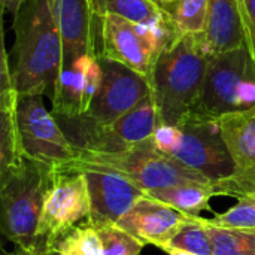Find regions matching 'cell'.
<instances>
[{"instance_id":"cell-18","label":"cell","mask_w":255,"mask_h":255,"mask_svg":"<svg viewBox=\"0 0 255 255\" xmlns=\"http://www.w3.org/2000/svg\"><path fill=\"white\" fill-rule=\"evenodd\" d=\"M93 3L100 18L105 15H118L134 24L155 30L175 28L166 10L152 0H93Z\"/></svg>"},{"instance_id":"cell-6","label":"cell","mask_w":255,"mask_h":255,"mask_svg":"<svg viewBox=\"0 0 255 255\" xmlns=\"http://www.w3.org/2000/svg\"><path fill=\"white\" fill-rule=\"evenodd\" d=\"M255 108V64L247 43L212 54L193 114L211 120Z\"/></svg>"},{"instance_id":"cell-24","label":"cell","mask_w":255,"mask_h":255,"mask_svg":"<svg viewBox=\"0 0 255 255\" xmlns=\"http://www.w3.org/2000/svg\"><path fill=\"white\" fill-rule=\"evenodd\" d=\"M105 255H139L146 247L143 242L127 233L118 224L96 227Z\"/></svg>"},{"instance_id":"cell-11","label":"cell","mask_w":255,"mask_h":255,"mask_svg":"<svg viewBox=\"0 0 255 255\" xmlns=\"http://www.w3.org/2000/svg\"><path fill=\"white\" fill-rule=\"evenodd\" d=\"M103 70L102 87L87 115L99 124H109L134 109L151 94V82L130 67L99 55Z\"/></svg>"},{"instance_id":"cell-31","label":"cell","mask_w":255,"mask_h":255,"mask_svg":"<svg viewBox=\"0 0 255 255\" xmlns=\"http://www.w3.org/2000/svg\"><path fill=\"white\" fill-rule=\"evenodd\" d=\"M43 255H61V254H60L58 251H55V250H48V251H46Z\"/></svg>"},{"instance_id":"cell-2","label":"cell","mask_w":255,"mask_h":255,"mask_svg":"<svg viewBox=\"0 0 255 255\" xmlns=\"http://www.w3.org/2000/svg\"><path fill=\"white\" fill-rule=\"evenodd\" d=\"M211 55L205 34H182L160 52L151 78V94L161 124L178 126L193 112Z\"/></svg>"},{"instance_id":"cell-5","label":"cell","mask_w":255,"mask_h":255,"mask_svg":"<svg viewBox=\"0 0 255 255\" xmlns=\"http://www.w3.org/2000/svg\"><path fill=\"white\" fill-rule=\"evenodd\" d=\"M152 139L161 152L200 172L212 182L229 179L235 173L220 120L191 112L178 126H160Z\"/></svg>"},{"instance_id":"cell-3","label":"cell","mask_w":255,"mask_h":255,"mask_svg":"<svg viewBox=\"0 0 255 255\" xmlns=\"http://www.w3.org/2000/svg\"><path fill=\"white\" fill-rule=\"evenodd\" d=\"M57 176V167L24 157L0 172L3 235L33 255H43L37 238L42 209Z\"/></svg>"},{"instance_id":"cell-28","label":"cell","mask_w":255,"mask_h":255,"mask_svg":"<svg viewBox=\"0 0 255 255\" xmlns=\"http://www.w3.org/2000/svg\"><path fill=\"white\" fill-rule=\"evenodd\" d=\"M164 253H167L169 255H196L193 253H188V251H184V250H178V248H172V247H164L163 248Z\"/></svg>"},{"instance_id":"cell-25","label":"cell","mask_w":255,"mask_h":255,"mask_svg":"<svg viewBox=\"0 0 255 255\" xmlns=\"http://www.w3.org/2000/svg\"><path fill=\"white\" fill-rule=\"evenodd\" d=\"M215 226L255 230V196L239 199L238 205L209 220Z\"/></svg>"},{"instance_id":"cell-1","label":"cell","mask_w":255,"mask_h":255,"mask_svg":"<svg viewBox=\"0 0 255 255\" xmlns=\"http://www.w3.org/2000/svg\"><path fill=\"white\" fill-rule=\"evenodd\" d=\"M12 73L19 97H54L63 70V39L51 0H25L13 13Z\"/></svg>"},{"instance_id":"cell-9","label":"cell","mask_w":255,"mask_h":255,"mask_svg":"<svg viewBox=\"0 0 255 255\" xmlns=\"http://www.w3.org/2000/svg\"><path fill=\"white\" fill-rule=\"evenodd\" d=\"M90 215V196L81 170L57 167V176L48 191L37 238L43 254L75 226Z\"/></svg>"},{"instance_id":"cell-26","label":"cell","mask_w":255,"mask_h":255,"mask_svg":"<svg viewBox=\"0 0 255 255\" xmlns=\"http://www.w3.org/2000/svg\"><path fill=\"white\" fill-rule=\"evenodd\" d=\"M245 43L255 64V0H239Z\"/></svg>"},{"instance_id":"cell-13","label":"cell","mask_w":255,"mask_h":255,"mask_svg":"<svg viewBox=\"0 0 255 255\" xmlns=\"http://www.w3.org/2000/svg\"><path fill=\"white\" fill-rule=\"evenodd\" d=\"M76 170H81L87 181L90 196L87 221L94 227L117 224L145 196V190L115 172L94 167H76Z\"/></svg>"},{"instance_id":"cell-27","label":"cell","mask_w":255,"mask_h":255,"mask_svg":"<svg viewBox=\"0 0 255 255\" xmlns=\"http://www.w3.org/2000/svg\"><path fill=\"white\" fill-rule=\"evenodd\" d=\"M25 0H0L1 7L10 13H16V10L19 9V6L24 3Z\"/></svg>"},{"instance_id":"cell-22","label":"cell","mask_w":255,"mask_h":255,"mask_svg":"<svg viewBox=\"0 0 255 255\" xmlns=\"http://www.w3.org/2000/svg\"><path fill=\"white\" fill-rule=\"evenodd\" d=\"M61 255H105L96 227L85 221L75 226L51 248Z\"/></svg>"},{"instance_id":"cell-17","label":"cell","mask_w":255,"mask_h":255,"mask_svg":"<svg viewBox=\"0 0 255 255\" xmlns=\"http://www.w3.org/2000/svg\"><path fill=\"white\" fill-rule=\"evenodd\" d=\"M205 42L211 54L227 52L245 43L239 0H209Z\"/></svg>"},{"instance_id":"cell-16","label":"cell","mask_w":255,"mask_h":255,"mask_svg":"<svg viewBox=\"0 0 255 255\" xmlns=\"http://www.w3.org/2000/svg\"><path fill=\"white\" fill-rule=\"evenodd\" d=\"M187 217L173 206L145 194L117 224L145 245L163 248L172 241Z\"/></svg>"},{"instance_id":"cell-30","label":"cell","mask_w":255,"mask_h":255,"mask_svg":"<svg viewBox=\"0 0 255 255\" xmlns=\"http://www.w3.org/2000/svg\"><path fill=\"white\" fill-rule=\"evenodd\" d=\"M154 3H157L161 9L166 6V4H169V3H172V1H175V0H152Z\"/></svg>"},{"instance_id":"cell-23","label":"cell","mask_w":255,"mask_h":255,"mask_svg":"<svg viewBox=\"0 0 255 255\" xmlns=\"http://www.w3.org/2000/svg\"><path fill=\"white\" fill-rule=\"evenodd\" d=\"M166 247L184 250L196 255H214L211 236L200 217H187Z\"/></svg>"},{"instance_id":"cell-19","label":"cell","mask_w":255,"mask_h":255,"mask_svg":"<svg viewBox=\"0 0 255 255\" xmlns=\"http://www.w3.org/2000/svg\"><path fill=\"white\" fill-rule=\"evenodd\" d=\"M146 196L164 202L188 217H200L209 211V200L218 196L214 184H185L145 191Z\"/></svg>"},{"instance_id":"cell-15","label":"cell","mask_w":255,"mask_h":255,"mask_svg":"<svg viewBox=\"0 0 255 255\" xmlns=\"http://www.w3.org/2000/svg\"><path fill=\"white\" fill-rule=\"evenodd\" d=\"M103 82L99 55H82L61 70L52 97V115L79 117L90 111Z\"/></svg>"},{"instance_id":"cell-20","label":"cell","mask_w":255,"mask_h":255,"mask_svg":"<svg viewBox=\"0 0 255 255\" xmlns=\"http://www.w3.org/2000/svg\"><path fill=\"white\" fill-rule=\"evenodd\" d=\"M163 9L181 36L205 34L208 27L209 0H175Z\"/></svg>"},{"instance_id":"cell-8","label":"cell","mask_w":255,"mask_h":255,"mask_svg":"<svg viewBox=\"0 0 255 255\" xmlns=\"http://www.w3.org/2000/svg\"><path fill=\"white\" fill-rule=\"evenodd\" d=\"M181 34L175 28H149L118 15L102 16L100 54L145 76L149 82L160 52Z\"/></svg>"},{"instance_id":"cell-29","label":"cell","mask_w":255,"mask_h":255,"mask_svg":"<svg viewBox=\"0 0 255 255\" xmlns=\"http://www.w3.org/2000/svg\"><path fill=\"white\" fill-rule=\"evenodd\" d=\"M9 255H33V254H30L28 251H25L24 248H21V247H16L12 253Z\"/></svg>"},{"instance_id":"cell-21","label":"cell","mask_w":255,"mask_h":255,"mask_svg":"<svg viewBox=\"0 0 255 255\" xmlns=\"http://www.w3.org/2000/svg\"><path fill=\"white\" fill-rule=\"evenodd\" d=\"M212 241L214 255H255V230L221 227L203 218Z\"/></svg>"},{"instance_id":"cell-7","label":"cell","mask_w":255,"mask_h":255,"mask_svg":"<svg viewBox=\"0 0 255 255\" xmlns=\"http://www.w3.org/2000/svg\"><path fill=\"white\" fill-rule=\"evenodd\" d=\"M55 117V115H54ZM70 143L78 151L118 152L154 136L161 118L152 94L114 123L99 124L87 115L55 117Z\"/></svg>"},{"instance_id":"cell-12","label":"cell","mask_w":255,"mask_h":255,"mask_svg":"<svg viewBox=\"0 0 255 255\" xmlns=\"http://www.w3.org/2000/svg\"><path fill=\"white\" fill-rule=\"evenodd\" d=\"M224 142L235 163L229 179L212 182L218 196H255V108L220 118Z\"/></svg>"},{"instance_id":"cell-14","label":"cell","mask_w":255,"mask_h":255,"mask_svg":"<svg viewBox=\"0 0 255 255\" xmlns=\"http://www.w3.org/2000/svg\"><path fill=\"white\" fill-rule=\"evenodd\" d=\"M63 39V69L82 55L100 54V24L93 0H51Z\"/></svg>"},{"instance_id":"cell-10","label":"cell","mask_w":255,"mask_h":255,"mask_svg":"<svg viewBox=\"0 0 255 255\" xmlns=\"http://www.w3.org/2000/svg\"><path fill=\"white\" fill-rule=\"evenodd\" d=\"M18 127L27 157L61 167L78 155L58 121L48 112L42 96H24L18 102Z\"/></svg>"},{"instance_id":"cell-4","label":"cell","mask_w":255,"mask_h":255,"mask_svg":"<svg viewBox=\"0 0 255 255\" xmlns=\"http://www.w3.org/2000/svg\"><path fill=\"white\" fill-rule=\"evenodd\" d=\"M61 167H94L115 172L145 191L185 184L212 182L200 172L161 152L152 137L118 152L78 151L76 158Z\"/></svg>"}]
</instances>
